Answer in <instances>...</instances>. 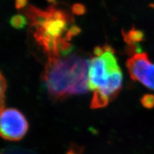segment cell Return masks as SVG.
Segmentation results:
<instances>
[{
  "mask_svg": "<svg viewBox=\"0 0 154 154\" xmlns=\"http://www.w3.org/2000/svg\"><path fill=\"white\" fill-rule=\"evenodd\" d=\"M81 32V29L76 25H71L67 30L66 34V39L69 42L71 41L73 37L79 35Z\"/></svg>",
  "mask_w": 154,
  "mask_h": 154,
  "instance_id": "9c48e42d",
  "label": "cell"
},
{
  "mask_svg": "<svg viewBox=\"0 0 154 154\" xmlns=\"http://www.w3.org/2000/svg\"><path fill=\"white\" fill-rule=\"evenodd\" d=\"M72 13L76 16H82L86 12V8L82 4L75 3L71 8Z\"/></svg>",
  "mask_w": 154,
  "mask_h": 154,
  "instance_id": "30bf717a",
  "label": "cell"
},
{
  "mask_svg": "<svg viewBox=\"0 0 154 154\" xmlns=\"http://www.w3.org/2000/svg\"><path fill=\"white\" fill-rule=\"evenodd\" d=\"M131 78L154 91V64L146 53H136L128 58L126 63Z\"/></svg>",
  "mask_w": 154,
  "mask_h": 154,
  "instance_id": "277c9868",
  "label": "cell"
},
{
  "mask_svg": "<svg viewBox=\"0 0 154 154\" xmlns=\"http://www.w3.org/2000/svg\"><path fill=\"white\" fill-rule=\"evenodd\" d=\"M28 3V0H16L15 7L17 10L21 9L26 6Z\"/></svg>",
  "mask_w": 154,
  "mask_h": 154,
  "instance_id": "7c38bea8",
  "label": "cell"
},
{
  "mask_svg": "<svg viewBox=\"0 0 154 154\" xmlns=\"http://www.w3.org/2000/svg\"><path fill=\"white\" fill-rule=\"evenodd\" d=\"M141 102L143 107L147 109H151L154 107V95L145 94L143 96L141 100Z\"/></svg>",
  "mask_w": 154,
  "mask_h": 154,
  "instance_id": "ba28073f",
  "label": "cell"
},
{
  "mask_svg": "<svg viewBox=\"0 0 154 154\" xmlns=\"http://www.w3.org/2000/svg\"><path fill=\"white\" fill-rule=\"evenodd\" d=\"M89 62L76 54L48 59L43 80L51 97L62 99L86 93L89 89Z\"/></svg>",
  "mask_w": 154,
  "mask_h": 154,
  "instance_id": "7a4b0ae2",
  "label": "cell"
},
{
  "mask_svg": "<svg viewBox=\"0 0 154 154\" xmlns=\"http://www.w3.org/2000/svg\"><path fill=\"white\" fill-rule=\"evenodd\" d=\"M28 23V19L26 16L21 15V14H17L12 16L10 19V24L11 25L16 29H23L25 28Z\"/></svg>",
  "mask_w": 154,
  "mask_h": 154,
  "instance_id": "52a82bcc",
  "label": "cell"
},
{
  "mask_svg": "<svg viewBox=\"0 0 154 154\" xmlns=\"http://www.w3.org/2000/svg\"><path fill=\"white\" fill-rule=\"evenodd\" d=\"M47 2L50 3H54L57 2V0H47Z\"/></svg>",
  "mask_w": 154,
  "mask_h": 154,
  "instance_id": "4fadbf2b",
  "label": "cell"
},
{
  "mask_svg": "<svg viewBox=\"0 0 154 154\" xmlns=\"http://www.w3.org/2000/svg\"><path fill=\"white\" fill-rule=\"evenodd\" d=\"M28 122L21 112L15 109H5L1 113V135L9 141H18L26 134Z\"/></svg>",
  "mask_w": 154,
  "mask_h": 154,
  "instance_id": "5b68a950",
  "label": "cell"
},
{
  "mask_svg": "<svg viewBox=\"0 0 154 154\" xmlns=\"http://www.w3.org/2000/svg\"><path fill=\"white\" fill-rule=\"evenodd\" d=\"M94 54L95 56L89 62L88 87L89 90L96 92L105 89L122 72L111 46L96 47Z\"/></svg>",
  "mask_w": 154,
  "mask_h": 154,
  "instance_id": "3957f363",
  "label": "cell"
},
{
  "mask_svg": "<svg viewBox=\"0 0 154 154\" xmlns=\"http://www.w3.org/2000/svg\"><path fill=\"white\" fill-rule=\"evenodd\" d=\"M153 7H154V4L153 5Z\"/></svg>",
  "mask_w": 154,
  "mask_h": 154,
  "instance_id": "5bb4252c",
  "label": "cell"
},
{
  "mask_svg": "<svg viewBox=\"0 0 154 154\" xmlns=\"http://www.w3.org/2000/svg\"><path fill=\"white\" fill-rule=\"evenodd\" d=\"M25 14L33 28V36L48 59L59 58L71 50L72 45L63 37L73 21L67 12L54 5L46 11L30 5L25 10Z\"/></svg>",
  "mask_w": 154,
  "mask_h": 154,
  "instance_id": "6da1fadb",
  "label": "cell"
},
{
  "mask_svg": "<svg viewBox=\"0 0 154 154\" xmlns=\"http://www.w3.org/2000/svg\"><path fill=\"white\" fill-rule=\"evenodd\" d=\"M7 88V82L5 77L1 74V109H3L4 105V98H5V93Z\"/></svg>",
  "mask_w": 154,
  "mask_h": 154,
  "instance_id": "8fae6325",
  "label": "cell"
},
{
  "mask_svg": "<svg viewBox=\"0 0 154 154\" xmlns=\"http://www.w3.org/2000/svg\"><path fill=\"white\" fill-rule=\"evenodd\" d=\"M122 35L124 41L127 43L128 46L134 51V48L137 46V43L141 42L144 40V33L136 29L135 27H132L131 30L128 32L122 31Z\"/></svg>",
  "mask_w": 154,
  "mask_h": 154,
  "instance_id": "8992f818",
  "label": "cell"
}]
</instances>
